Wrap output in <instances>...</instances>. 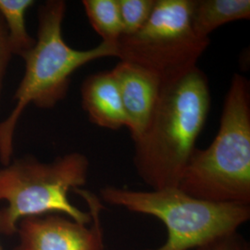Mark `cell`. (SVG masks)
I'll use <instances>...</instances> for the list:
<instances>
[{"instance_id": "1", "label": "cell", "mask_w": 250, "mask_h": 250, "mask_svg": "<svg viewBox=\"0 0 250 250\" xmlns=\"http://www.w3.org/2000/svg\"><path fill=\"white\" fill-rule=\"evenodd\" d=\"M210 103L208 77L197 66L162 82L148 124L134 141V168L150 189L178 188Z\"/></svg>"}, {"instance_id": "2", "label": "cell", "mask_w": 250, "mask_h": 250, "mask_svg": "<svg viewBox=\"0 0 250 250\" xmlns=\"http://www.w3.org/2000/svg\"><path fill=\"white\" fill-rule=\"evenodd\" d=\"M67 4L48 0L38 9L36 45L25 54V72L14 95L15 106L0 123V162L7 166L13 154V142L19 120L31 104L53 108L67 97L72 73L91 62L116 57V47L101 42L79 50L66 44L62 36Z\"/></svg>"}, {"instance_id": "3", "label": "cell", "mask_w": 250, "mask_h": 250, "mask_svg": "<svg viewBox=\"0 0 250 250\" xmlns=\"http://www.w3.org/2000/svg\"><path fill=\"white\" fill-rule=\"evenodd\" d=\"M178 188L206 201L250 205V83L245 76L233 74L219 132L208 147L193 152Z\"/></svg>"}, {"instance_id": "4", "label": "cell", "mask_w": 250, "mask_h": 250, "mask_svg": "<svg viewBox=\"0 0 250 250\" xmlns=\"http://www.w3.org/2000/svg\"><path fill=\"white\" fill-rule=\"evenodd\" d=\"M101 199L108 205L157 218L167 228V240L155 250H194L238 232L250 219V205L215 203L192 197L178 188L133 190L105 187Z\"/></svg>"}, {"instance_id": "5", "label": "cell", "mask_w": 250, "mask_h": 250, "mask_svg": "<svg viewBox=\"0 0 250 250\" xmlns=\"http://www.w3.org/2000/svg\"><path fill=\"white\" fill-rule=\"evenodd\" d=\"M89 160L80 152H72L43 163L33 157L9 162L0 170V200L8 206L0 209V233L12 235L22 219L47 214L67 216L80 224L92 218L72 205L69 193L84 186Z\"/></svg>"}, {"instance_id": "6", "label": "cell", "mask_w": 250, "mask_h": 250, "mask_svg": "<svg viewBox=\"0 0 250 250\" xmlns=\"http://www.w3.org/2000/svg\"><path fill=\"white\" fill-rule=\"evenodd\" d=\"M192 6L193 0H156L145 25L132 35L121 36L116 58L151 72L161 82L195 68L209 40L195 34Z\"/></svg>"}, {"instance_id": "7", "label": "cell", "mask_w": 250, "mask_h": 250, "mask_svg": "<svg viewBox=\"0 0 250 250\" xmlns=\"http://www.w3.org/2000/svg\"><path fill=\"white\" fill-rule=\"evenodd\" d=\"M89 208L92 222L80 224L62 214L22 219L17 232L20 244L13 250H105L100 198L87 190H74Z\"/></svg>"}, {"instance_id": "8", "label": "cell", "mask_w": 250, "mask_h": 250, "mask_svg": "<svg viewBox=\"0 0 250 250\" xmlns=\"http://www.w3.org/2000/svg\"><path fill=\"white\" fill-rule=\"evenodd\" d=\"M120 90L126 127L134 141L146 129L161 93L156 75L133 63L120 61L111 70Z\"/></svg>"}, {"instance_id": "9", "label": "cell", "mask_w": 250, "mask_h": 250, "mask_svg": "<svg viewBox=\"0 0 250 250\" xmlns=\"http://www.w3.org/2000/svg\"><path fill=\"white\" fill-rule=\"evenodd\" d=\"M82 107L90 122L116 131L126 127V116L120 90L111 71L91 74L81 86Z\"/></svg>"}, {"instance_id": "10", "label": "cell", "mask_w": 250, "mask_h": 250, "mask_svg": "<svg viewBox=\"0 0 250 250\" xmlns=\"http://www.w3.org/2000/svg\"><path fill=\"white\" fill-rule=\"evenodd\" d=\"M250 18V0H193L191 23L198 37L209 40L219 27Z\"/></svg>"}, {"instance_id": "11", "label": "cell", "mask_w": 250, "mask_h": 250, "mask_svg": "<svg viewBox=\"0 0 250 250\" xmlns=\"http://www.w3.org/2000/svg\"><path fill=\"white\" fill-rule=\"evenodd\" d=\"M33 0H0V15L7 30L13 55L23 57L36 45V39L27 32L25 15L35 5Z\"/></svg>"}, {"instance_id": "12", "label": "cell", "mask_w": 250, "mask_h": 250, "mask_svg": "<svg viewBox=\"0 0 250 250\" xmlns=\"http://www.w3.org/2000/svg\"><path fill=\"white\" fill-rule=\"evenodd\" d=\"M83 6L91 26L101 36L102 42L116 47L123 36L118 0H83Z\"/></svg>"}, {"instance_id": "13", "label": "cell", "mask_w": 250, "mask_h": 250, "mask_svg": "<svg viewBox=\"0 0 250 250\" xmlns=\"http://www.w3.org/2000/svg\"><path fill=\"white\" fill-rule=\"evenodd\" d=\"M156 0H118L123 36L132 35L150 17Z\"/></svg>"}, {"instance_id": "14", "label": "cell", "mask_w": 250, "mask_h": 250, "mask_svg": "<svg viewBox=\"0 0 250 250\" xmlns=\"http://www.w3.org/2000/svg\"><path fill=\"white\" fill-rule=\"evenodd\" d=\"M194 250H250L249 243L238 232L217 238Z\"/></svg>"}, {"instance_id": "15", "label": "cell", "mask_w": 250, "mask_h": 250, "mask_svg": "<svg viewBox=\"0 0 250 250\" xmlns=\"http://www.w3.org/2000/svg\"><path fill=\"white\" fill-rule=\"evenodd\" d=\"M12 56L13 54L9 45L7 30L4 24L3 19L0 15V98H1L4 78H5Z\"/></svg>"}, {"instance_id": "16", "label": "cell", "mask_w": 250, "mask_h": 250, "mask_svg": "<svg viewBox=\"0 0 250 250\" xmlns=\"http://www.w3.org/2000/svg\"><path fill=\"white\" fill-rule=\"evenodd\" d=\"M0 250H2V249H1V246H0Z\"/></svg>"}]
</instances>
